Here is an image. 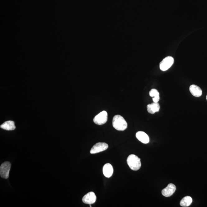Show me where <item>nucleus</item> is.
<instances>
[{
    "instance_id": "obj_5",
    "label": "nucleus",
    "mask_w": 207,
    "mask_h": 207,
    "mask_svg": "<svg viewBox=\"0 0 207 207\" xmlns=\"http://www.w3.org/2000/svg\"><path fill=\"white\" fill-rule=\"evenodd\" d=\"M107 113L106 111H103L96 115L93 119V121L98 125L105 124L107 120Z\"/></svg>"
},
{
    "instance_id": "obj_6",
    "label": "nucleus",
    "mask_w": 207,
    "mask_h": 207,
    "mask_svg": "<svg viewBox=\"0 0 207 207\" xmlns=\"http://www.w3.org/2000/svg\"><path fill=\"white\" fill-rule=\"evenodd\" d=\"M108 148V145L104 142H99L94 145L90 150L91 154L99 153L106 150Z\"/></svg>"
},
{
    "instance_id": "obj_13",
    "label": "nucleus",
    "mask_w": 207,
    "mask_h": 207,
    "mask_svg": "<svg viewBox=\"0 0 207 207\" xmlns=\"http://www.w3.org/2000/svg\"><path fill=\"white\" fill-rule=\"evenodd\" d=\"M1 128L7 130H13L15 129L16 126L14 121L9 120L2 124Z\"/></svg>"
},
{
    "instance_id": "obj_8",
    "label": "nucleus",
    "mask_w": 207,
    "mask_h": 207,
    "mask_svg": "<svg viewBox=\"0 0 207 207\" xmlns=\"http://www.w3.org/2000/svg\"><path fill=\"white\" fill-rule=\"evenodd\" d=\"M176 186L173 184L170 183L162 190V194L163 196L168 197L171 196L176 191Z\"/></svg>"
},
{
    "instance_id": "obj_10",
    "label": "nucleus",
    "mask_w": 207,
    "mask_h": 207,
    "mask_svg": "<svg viewBox=\"0 0 207 207\" xmlns=\"http://www.w3.org/2000/svg\"><path fill=\"white\" fill-rule=\"evenodd\" d=\"M113 168L110 163H106L103 167V174L107 178H110L113 173Z\"/></svg>"
},
{
    "instance_id": "obj_1",
    "label": "nucleus",
    "mask_w": 207,
    "mask_h": 207,
    "mask_svg": "<svg viewBox=\"0 0 207 207\" xmlns=\"http://www.w3.org/2000/svg\"><path fill=\"white\" fill-rule=\"evenodd\" d=\"M112 125L116 130L124 131L127 128V124L123 117L120 115L114 116L112 120Z\"/></svg>"
},
{
    "instance_id": "obj_4",
    "label": "nucleus",
    "mask_w": 207,
    "mask_h": 207,
    "mask_svg": "<svg viewBox=\"0 0 207 207\" xmlns=\"http://www.w3.org/2000/svg\"><path fill=\"white\" fill-rule=\"evenodd\" d=\"M11 164L10 162H6L2 164L0 167V175L2 178L7 179L9 178Z\"/></svg>"
},
{
    "instance_id": "obj_7",
    "label": "nucleus",
    "mask_w": 207,
    "mask_h": 207,
    "mask_svg": "<svg viewBox=\"0 0 207 207\" xmlns=\"http://www.w3.org/2000/svg\"><path fill=\"white\" fill-rule=\"evenodd\" d=\"M96 196L93 192H90L83 197L82 201L86 204L92 205L95 203Z\"/></svg>"
},
{
    "instance_id": "obj_15",
    "label": "nucleus",
    "mask_w": 207,
    "mask_h": 207,
    "mask_svg": "<svg viewBox=\"0 0 207 207\" xmlns=\"http://www.w3.org/2000/svg\"><path fill=\"white\" fill-rule=\"evenodd\" d=\"M193 200L191 197L185 196L180 201V205L182 207H188L191 205Z\"/></svg>"
},
{
    "instance_id": "obj_3",
    "label": "nucleus",
    "mask_w": 207,
    "mask_h": 207,
    "mask_svg": "<svg viewBox=\"0 0 207 207\" xmlns=\"http://www.w3.org/2000/svg\"><path fill=\"white\" fill-rule=\"evenodd\" d=\"M174 59L173 57L168 56L165 58L160 62V68L161 70L162 71H166L172 67L173 65Z\"/></svg>"
},
{
    "instance_id": "obj_12",
    "label": "nucleus",
    "mask_w": 207,
    "mask_h": 207,
    "mask_svg": "<svg viewBox=\"0 0 207 207\" xmlns=\"http://www.w3.org/2000/svg\"><path fill=\"white\" fill-rule=\"evenodd\" d=\"M147 111L149 113L154 114L158 112L160 109V106L158 102H154L151 104H149L147 106Z\"/></svg>"
},
{
    "instance_id": "obj_9",
    "label": "nucleus",
    "mask_w": 207,
    "mask_h": 207,
    "mask_svg": "<svg viewBox=\"0 0 207 207\" xmlns=\"http://www.w3.org/2000/svg\"><path fill=\"white\" fill-rule=\"evenodd\" d=\"M136 137L139 141L142 143L147 144L149 143L150 139L148 136L145 132L139 131L136 134Z\"/></svg>"
},
{
    "instance_id": "obj_14",
    "label": "nucleus",
    "mask_w": 207,
    "mask_h": 207,
    "mask_svg": "<svg viewBox=\"0 0 207 207\" xmlns=\"http://www.w3.org/2000/svg\"><path fill=\"white\" fill-rule=\"evenodd\" d=\"M150 96L153 97V101L154 102H158L160 100V94L156 89H153L149 92Z\"/></svg>"
},
{
    "instance_id": "obj_2",
    "label": "nucleus",
    "mask_w": 207,
    "mask_h": 207,
    "mask_svg": "<svg viewBox=\"0 0 207 207\" xmlns=\"http://www.w3.org/2000/svg\"><path fill=\"white\" fill-rule=\"evenodd\" d=\"M127 164L131 169L134 171H137L141 166L140 159L137 156L131 154L129 156L127 160Z\"/></svg>"
},
{
    "instance_id": "obj_11",
    "label": "nucleus",
    "mask_w": 207,
    "mask_h": 207,
    "mask_svg": "<svg viewBox=\"0 0 207 207\" xmlns=\"http://www.w3.org/2000/svg\"><path fill=\"white\" fill-rule=\"evenodd\" d=\"M190 91L193 96L196 97L201 96L202 94V91L200 87L198 86L193 84L190 87Z\"/></svg>"
},
{
    "instance_id": "obj_16",
    "label": "nucleus",
    "mask_w": 207,
    "mask_h": 207,
    "mask_svg": "<svg viewBox=\"0 0 207 207\" xmlns=\"http://www.w3.org/2000/svg\"><path fill=\"white\" fill-rule=\"evenodd\" d=\"M206 99H207V96H206Z\"/></svg>"
}]
</instances>
